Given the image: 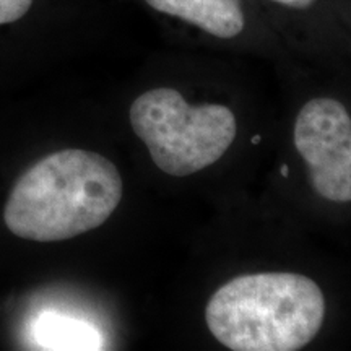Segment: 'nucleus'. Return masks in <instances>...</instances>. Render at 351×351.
Wrapping results in <instances>:
<instances>
[{
	"mask_svg": "<svg viewBox=\"0 0 351 351\" xmlns=\"http://www.w3.org/2000/svg\"><path fill=\"white\" fill-rule=\"evenodd\" d=\"M130 125L163 173L186 178L208 168L234 142L238 124L221 104L192 106L174 88H155L135 98Z\"/></svg>",
	"mask_w": 351,
	"mask_h": 351,
	"instance_id": "7ed1b4c3",
	"label": "nucleus"
},
{
	"mask_svg": "<svg viewBox=\"0 0 351 351\" xmlns=\"http://www.w3.org/2000/svg\"><path fill=\"white\" fill-rule=\"evenodd\" d=\"M326 317L314 280L287 271L243 275L210 298L205 320L232 351H296L311 343Z\"/></svg>",
	"mask_w": 351,
	"mask_h": 351,
	"instance_id": "f03ea898",
	"label": "nucleus"
},
{
	"mask_svg": "<svg viewBox=\"0 0 351 351\" xmlns=\"http://www.w3.org/2000/svg\"><path fill=\"white\" fill-rule=\"evenodd\" d=\"M34 5V0H0V26L13 25L25 19Z\"/></svg>",
	"mask_w": 351,
	"mask_h": 351,
	"instance_id": "0eeeda50",
	"label": "nucleus"
},
{
	"mask_svg": "<svg viewBox=\"0 0 351 351\" xmlns=\"http://www.w3.org/2000/svg\"><path fill=\"white\" fill-rule=\"evenodd\" d=\"M261 140H262V137H261V135H256V137H252V140H251V142H252L254 145H257V143H261Z\"/></svg>",
	"mask_w": 351,
	"mask_h": 351,
	"instance_id": "6e6552de",
	"label": "nucleus"
},
{
	"mask_svg": "<svg viewBox=\"0 0 351 351\" xmlns=\"http://www.w3.org/2000/svg\"><path fill=\"white\" fill-rule=\"evenodd\" d=\"M33 337L43 350H101V337L85 320L44 313L33 326Z\"/></svg>",
	"mask_w": 351,
	"mask_h": 351,
	"instance_id": "423d86ee",
	"label": "nucleus"
},
{
	"mask_svg": "<svg viewBox=\"0 0 351 351\" xmlns=\"http://www.w3.org/2000/svg\"><path fill=\"white\" fill-rule=\"evenodd\" d=\"M122 194L121 173L108 158L67 148L39 160L16 181L3 221L21 239H72L104 225Z\"/></svg>",
	"mask_w": 351,
	"mask_h": 351,
	"instance_id": "f257e3e1",
	"label": "nucleus"
},
{
	"mask_svg": "<svg viewBox=\"0 0 351 351\" xmlns=\"http://www.w3.org/2000/svg\"><path fill=\"white\" fill-rule=\"evenodd\" d=\"M152 10L187 23L207 36L232 41L249 26L244 0H143Z\"/></svg>",
	"mask_w": 351,
	"mask_h": 351,
	"instance_id": "39448f33",
	"label": "nucleus"
},
{
	"mask_svg": "<svg viewBox=\"0 0 351 351\" xmlns=\"http://www.w3.org/2000/svg\"><path fill=\"white\" fill-rule=\"evenodd\" d=\"M282 174L285 176V178H287V176H288V166L287 165L282 166Z\"/></svg>",
	"mask_w": 351,
	"mask_h": 351,
	"instance_id": "1a4fd4ad",
	"label": "nucleus"
},
{
	"mask_svg": "<svg viewBox=\"0 0 351 351\" xmlns=\"http://www.w3.org/2000/svg\"><path fill=\"white\" fill-rule=\"evenodd\" d=\"M296 150L307 166L311 186L322 199L351 200V119L340 101L314 98L295 122Z\"/></svg>",
	"mask_w": 351,
	"mask_h": 351,
	"instance_id": "20e7f679",
	"label": "nucleus"
}]
</instances>
